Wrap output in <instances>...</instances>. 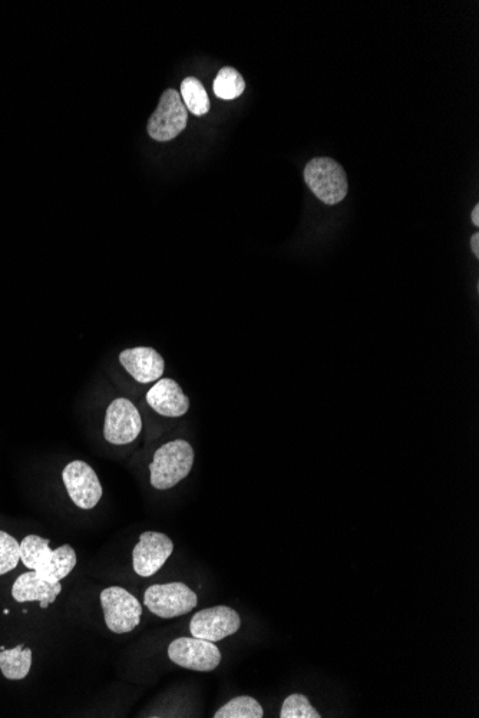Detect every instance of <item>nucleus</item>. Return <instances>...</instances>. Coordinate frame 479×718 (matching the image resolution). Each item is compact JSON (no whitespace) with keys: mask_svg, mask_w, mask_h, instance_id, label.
Instances as JSON below:
<instances>
[{"mask_svg":"<svg viewBox=\"0 0 479 718\" xmlns=\"http://www.w3.org/2000/svg\"><path fill=\"white\" fill-rule=\"evenodd\" d=\"M280 717L282 718H320L319 711L310 703L309 698L305 694H292L284 700L282 711H280Z\"/></svg>","mask_w":479,"mask_h":718,"instance_id":"obj_20","label":"nucleus"},{"mask_svg":"<svg viewBox=\"0 0 479 718\" xmlns=\"http://www.w3.org/2000/svg\"><path fill=\"white\" fill-rule=\"evenodd\" d=\"M101 605L105 624L115 634H127L140 625V601L121 587H109L101 592Z\"/></svg>","mask_w":479,"mask_h":718,"instance_id":"obj_4","label":"nucleus"},{"mask_svg":"<svg viewBox=\"0 0 479 718\" xmlns=\"http://www.w3.org/2000/svg\"><path fill=\"white\" fill-rule=\"evenodd\" d=\"M216 718H263L264 710L262 704L256 698L240 696L233 698L229 703L224 704L214 714Z\"/></svg>","mask_w":479,"mask_h":718,"instance_id":"obj_18","label":"nucleus"},{"mask_svg":"<svg viewBox=\"0 0 479 718\" xmlns=\"http://www.w3.org/2000/svg\"><path fill=\"white\" fill-rule=\"evenodd\" d=\"M213 89L218 98L230 101V99L241 97L244 89H246V82H244L239 71L227 66V68H223L218 72L216 79H214Z\"/></svg>","mask_w":479,"mask_h":718,"instance_id":"obj_17","label":"nucleus"},{"mask_svg":"<svg viewBox=\"0 0 479 718\" xmlns=\"http://www.w3.org/2000/svg\"><path fill=\"white\" fill-rule=\"evenodd\" d=\"M194 465V449L187 440L165 443L155 452L150 463V481L158 491H167L190 475Z\"/></svg>","mask_w":479,"mask_h":718,"instance_id":"obj_1","label":"nucleus"},{"mask_svg":"<svg viewBox=\"0 0 479 718\" xmlns=\"http://www.w3.org/2000/svg\"><path fill=\"white\" fill-rule=\"evenodd\" d=\"M61 591V582L51 584L39 577L35 571H31L16 579L12 587V597L18 602L39 601L41 608H48L54 604Z\"/></svg>","mask_w":479,"mask_h":718,"instance_id":"obj_13","label":"nucleus"},{"mask_svg":"<svg viewBox=\"0 0 479 718\" xmlns=\"http://www.w3.org/2000/svg\"><path fill=\"white\" fill-rule=\"evenodd\" d=\"M120 362L127 373H130L141 385L157 382L163 376L165 369L163 357L151 347L124 350L120 354Z\"/></svg>","mask_w":479,"mask_h":718,"instance_id":"obj_11","label":"nucleus"},{"mask_svg":"<svg viewBox=\"0 0 479 718\" xmlns=\"http://www.w3.org/2000/svg\"><path fill=\"white\" fill-rule=\"evenodd\" d=\"M75 567H77V552L71 545L66 544L52 551L35 572L46 582L56 584L68 577Z\"/></svg>","mask_w":479,"mask_h":718,"instance_id":"obj_14","label":"nucleus"},{"mask_svg":"<svg viewBox=\"0 0 479 718\" xmlns=\"http://www.w3.org/2000/svg\"><path fill=\"white\" fill-rule=\"evenodd\" d=\"M32 667V650L23 648V645L12 648V650L0 651V671L8 680H23L28 676Z\"/></svg>","mask_w":479,"mask_h":718,"instance_id":"obj_15","label":"nucleus"},{"mask_svg":"<svg viewBox=\"0 0 479 718\" xmlns=\"http://www.w3.org/2000/svg\"><path fill=\"white\" fill-rule=\"evenodd\" d=\"M305 181L313 194L326 205L342 203L349 184L342 165L329 157L313 158L305 168Z\"/></svg>","mask_w":479,"mask_h":718,"instance_id":"obj_2","label":"nucleus"},{"mask_svg":"<svg viewBox=\"0 0 479 718\" xmlns=\"http://www.w3.org/2000/svg\"><path fill=\"white\" fill-rule=\"evenodd\" d=\"M241 627L239 612L233 608L218 605L196 612L190 624V633L201 640L218 643L230 635L236 634Z\"/></svg>","mask_w":479,"mask_h":718,"instance_id":"obj_8","label":"nucleus"},{"mask_svg":"<svg viewBox=\"0 0 479 718\" xmlns=\"http://www.w3.org/2000/svg\"><path fill=\"white\" fill-rule=\"evenodd\" d=\"M471 221L475 227L479 226V204L475 205L474 210H472Z\"/></svg>","mask_w":479,"mask_h":718,"instance_id":"obj_23","label":"nucleus"},{"mask_svg":"<svg viewBox=\"0 0 479 718\" xmlns=\"http://www.w3.org/2000/svg\"><path fill=\"white\" fill-rule=\"evenodd\" d=\"M62 479L69 498L78 508H95L102 498V486L97 473L82 461H74L65 466Z\"/></svg>","mask_w":479,"mask_h":718,"instance_id":"obj_9","label":"nucleus"},{"mask_svg":"<svg viewBox=\"0 0 479 718\" xmlns=\"http://www.w3.org/2000/svg\"><path fill=\"white\" fill-rule=\"evenodd\" d=\"M145 607L164 620L181 617L194 610L198 604L196 592L184 582L151 585L144 594Z\"/></svg>","mask_w":479,"mask_h":718,"instance_id":"obj_3","label":"nucleus"},{"mask_svg":"<svg viewBox=\"0 0 479 718\" xmlns=\"http://www.w3.org/2000/svg\"><path fill=\"white\" fill-rule=\"evenodd\" d=\"M21 561L19 542L8 532L0 531V575L8 574Z\"/></svg>","mask_w":479,"mask_h":718,"instance_id":"obj_21","label":"nucleus"},{"mask_svg":"<svg viewBox=\"0 0 479 718\" xmlns=\"http://www.w3.org/2000/svg\"><path fill=\"white\" fill-rule=\"evenodd\" d=\"M173 551L174 544L170 536L161 532H144L132 552L134 571L142 578L153 577L164 567L167 559L173 555Z\"/></svg>","mask_w":479,"mask_h":718,"instance_id":"obj_10","label":"nucleus"},{"mask_svg":"<svg viewBox=\"0 0 479 718\" xmlns=\"http://www.w3.org/2000/svg\"><path fill=\"white\" fill-rule=\"evenodd\" d=\"M471 250L475 254V257H479V233H475L471 237Z\"/></svg>","mask_w":479,"mask_h":718,"instance_id":"obj_22","label":"nucleus"},{"mask_svg":"<svg viewBox=\"0 0 479 718\" xmlns=\"http://www.w3.org/2000/svg\"><path fill=\"white\" fill-rule=\"evenodd\" d=\"M147 403L165 418H181L190 409V399L173 379L157 380L147 393Z\"/></svg>","mask_w":479,"mask_h":718,"instance_id":"obj_12","label":"nucleus"},{"mask_svg":"<svg viewBox=\"0 0 479 718\" xmlns=\"http://www.w3.org/2000/svg\"><path fill=\"white\" fill-rule=\"evenodd\" d=\"M181 99L186 105L187 111L196 117L206 115L210 111V98H208L206 88L194 76H188L181 84Z\"/></svg>","mask_w":479,"mask_h":718,"instance_id":"obj_16","label":"nucleus"},{"mask_svg":"<svg viewBox=\"0 0 479 718\" xmlns=\"http://www.w3.org/2000/svg\"><path fill=\"white\" fill-rule=\"evenodd\" d=\"M141 430V415L131 400L120 397L109 405L105 416V440L112 445H128L140 436Z\"/></svg>","mask_w":479,"mask_h":718,"instance_id":"obj_7","label":"nucleus"},{"mask_svg":"<svg viewBox=\"0 0 479 718\" xmlns=\"http://www.w3.org/2000/svg\"><path fill=\"white\" fill-rule=\"evenodd\" d=\"M49 539L41 538L38 535H28L23 538L19 547H21V561L26 568L35 571L46 557L51 554L52 549L49 548Z\"/></svg>","mask_w":479,"mask_h":718,"instance_id":"obj_19","label":"nucleus"},{"mask_svg":"<svg viewBox=\"0 0 479 718\" xmlns=\"http://www.w3.org/2000/svg\"><path fill=\"white\" fill-rule=\"evenodd\" d=\"M188 111L180 92L167 89L160 98L157 111L148 121V134L155 141L174 140L187 127Z\"/></svg>","mask_w":479,"mask_h":718,"instance_id":"obj_5","label":"nucleus"},{"mask_svg":"<svg viewBox=\"0 0 479 718\" xmlns=\"http://www.w3.org/2000/svg\"><path fill=\"white\" fill-rule=\"evenodd\" d=\"M168 657L174 664L191 671L216 670L221 663V651L211 641L196 637H181L168 647Z\"/></svg>","mask_w":479,"mask_h":718,"instance_id":"obj_6","label":"nucleus"}]
</instances>
